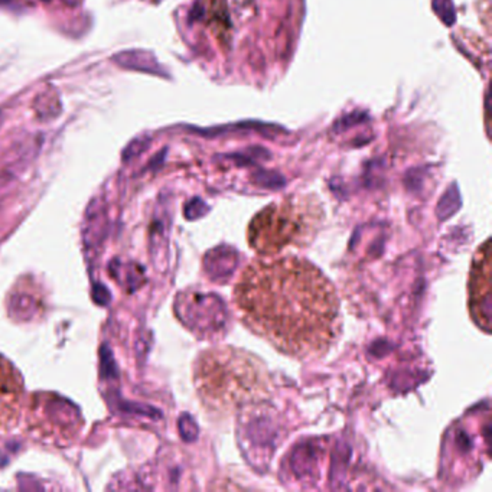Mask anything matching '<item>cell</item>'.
<instances>
[{
  "label": "cell",
  "instance_id": "cell-10",
  "mask_svg": "<svg viewBox=\"0 0 492 492\" xmlns=\"http://www.w3.org/2000/svg\"><path fill=\"white\" fill-rule=\"evenodd\" d=\"M0 121H2V112H0Z\"/></svg>",
  "mask_w": 492,
  "mask_h": 492
},
{
  "label": "cell",
  "instance_id": "cell-1",
  "mask_svg": "<svg viewBox=\"0 0 492 492\" xmlns=\"http://www.w3.org/2000/svg\"><path fill=\"white\" fill-rule=\"evenodd\" d=\"M234 302L253 334L299 359L324 355L341 331L334 285L295 255L248 264L234 289Z\"/></svg>",
  "mask_w": 492,
  "mask_h": 492
},
{
  "label": "cell",
  "instance_id": "cell-4",
  "mask_svg": "<svg viewBox=\"0 0 492 492\" xmlns=\"http://www.w3.org/2000/svg\"><path fill=\"white\" fill-rule=\"evenodd\" d=\"M33 400L32 424L38 426L44 436L61 443L68 442L78 432L81 416L73 403L54 394H42Z\"/></svg>",
  "mask_w": 492,
  "mask_h": 492
},
{
  "label": "cell",
  "instance_id": "cell-6",
  "mask_svg": "<svg viewBox=\"0 0 492 492\" xmlns=\"http://www.w3.org/2000/svg\"><path fill=\"white\" fill-rule=\"evenodd\" d=\"M20 398H22V381L12 364L0 357V432L10 429L15 424Z\"/></svg>",
  "mask_w": 492,
  "mask_h": 492
},
{
  "label": "cell",
  "instance_id": "cell-3",
  "mask_svg": "<svg viewBox=\"0 0 492 492\" xmlns=\"http://www.w3.org/2000/svg\"><path fill=\"white\" fill-rule=\"evenodd\" d=\"M324 211L311 198H288L271 202L248 224V244L264 258L286 247H304L315 237Z\"/></svg>",
  "mask_w": 492,
  "mask_h": 492
},
{
  "label": "cell",
  "instance_id": "cell-5",
  "mask_svg": "<svg viewBox=\"0 0 492 492\" xmlns=\"http://www.w3.org/2000/svg\"><path fill=\"white\" fill-rule=\"evenodd\" d=\"M489 240L479 248L469 279L470 313L486 332L491 328V250Z\"/></svg>",
  "mask_w": 492,
  "mask_h": 492
},
{
  "label": "cell",
  "instance_id": "cell-7",
  "mask_svg": "<svg viewBox=\"0 0 492 492\" xmlns=\"http://www.w3.org/2000/svg\"><path fill=\"white\" fill-rule=\"evenodd\" d=\"M113 61L121 68L155 74V75H163L162 68L158 64V59L152 52L149 51H143V50L121 51L113 55Z\"/></svg>",
  "mask_w": 492,
  "mask_h": 492
},
{
  "label": "cell",
  "instance_id": "cell-2",
  "mask_svg": "<svg viewBox=\"0 0 492 492\" xmlns=\"http://www.w3.org/2000/svg\"><path fill=\"white\" fill-rule=\"evenodd\" d=\"M194 382L205 408L221 415L260 403L271 393V378L263 361L234 347L201 352L194 367Z\"/></svg>",
  "mask_w": 492,
  "mask_h": 492
},
{
  "label": "cell",
  "instance_id": "cell-8",
  "mask_svg": "<svg viewBox=\"0 0 492 492\" xmlns=\"http://www.w3.org/2000/svg\"><path fill=\"white\" fill-rule=\"evenodd\" d=\"M35 109H36L38 116L47 117V119L48 117L54 119V116H57L61 112L58 98L51 96V94H48V103H44L40 97H38L36 101H35Z\"/></svg>",
  "mask_w": 492,
  "mask_h": 492
},
{
  "label": "cell",
  "instance_id": "cell-9",
  "mask_svg": "<svg viewBox=\"0 0 492 492\" xmlns=\"http://www.w3.org/2000/svg\"><path fill=\"white\" fill-rule=\"evenodd\" d=\"M149 144V139L147 137H137L135 140H132L127 147L124 149L123 152V159L124 161H131L133 158H136L139 154H142L144 149Z\"/></svg>",
  "mask_w": 492,
  "mask_h": 492
}]
</instances>
